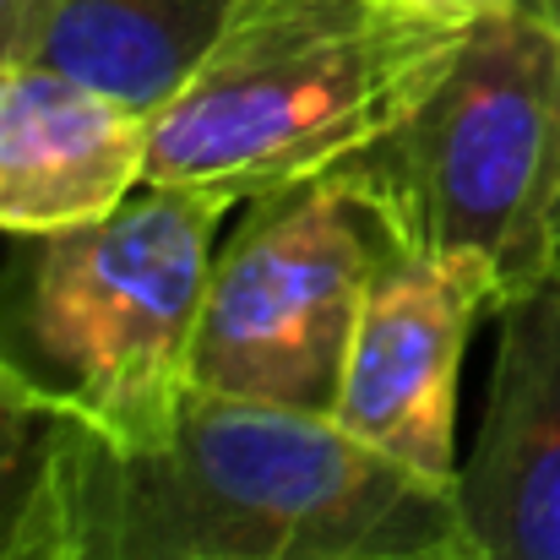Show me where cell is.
Segmentation results:
<instances>
[{
  "instance_id": "cell-1",
  "label": "cell",
  "mask_w": 560,
  "mask_h": 560,
  "mask_svg": "<svg viewBox=\"0 0 560 560\" xmlns=\"http://www.w3.org/2000/svg\"><path fill=\"white\" fill-rule=\"evenodd\" d=\"M66 560H479L457 485L419 479L322 413L190 392L159 446L77 419Z\"/></svg>"
},
{
  "instance_id": "cell-2",
  "label": "cell",
  "mask_w": 560,
  "mask_h": 560,
  "mask_svg": "<svg viewBox=\"0 0 560 560\" xmlns=\"http://www.w3.org/2000/svg\"><path fill=\"white\" fill-rule=\"evenodd\" d=\"M229 201L137 186L115 212L16 234L0 261V365L115 446H159L186 413L196 322Z\"/></svg>"
},
{
  "instance_id": "cell-3",
  "label": "cell",
  "mask_w": 560,
  "mask_h": 560,
  "mask_svg": "<svg viewBox=\"0 0 560 560\" xmlns=\"http://www.w3.org/2000/svg\"><path fill=\"white\" fill-rule=\"evenodd\" d=\"M463 27L375 0H240L212 55L148 120V186L250 201L386 137Z\"/></svg>"
},
{
  "instance_id": "cell-4",
  "label": "cell",
  "mask_w": 560,
  "mask_h": 560,
  "mask_svg": "<svg viewBox=\"0 0 560 560\" xmlns=\"http://www.w3.org/2000/svg\"><path fill=\"white\" fill-rule=\"evenodd\" d=\"M349 170L408 250L479 261L501 305L556 278L560 27L539 0L474 16L430 93Z\"/></svg>"
},
{
  "instance_id": "cell-5",
  "label": "cell",
  "mask_w": 560,
  "mask_h": 560,
  "mask_svg": "<svg viewBox=\"0 0 560 560\" xmlns=\"http://www.w3.org/2000/svg\"><path fill=\"white\" fill-rule=\"evenodd\" d=\"M397 245L349 170L250 196L207 272L190 386L332 419L360 305Z\"/></svg>"
},
{
  "instance_id": "cell-6",
  "label": "cell",
  "mask_w": 560,
  "mask_h": 560,
  "mask_svg": "<svg viewBox=\"0 0 560 560\" xmlns=\"http://www.w3.org/2000/svg\"><path fill=\"white\" fill-rule=\"evenodd\" d=\"M485 311H501V289L479 261L397 245L360 305L332 424L419 479L457 485V381Z\"/></svg>"
},
{
  "instance_id": "cell-7",
  "label": "cell",
  "mask_w": 560,
  "mask_h": 560,
  "mask_svg": "<svg viewBox=\"0 0 560 560\" xmlns=\"http://www.w3.org/2000/svg\"><path fill=\"white\" fill-rule=\"evenodd\" d=\"M495 316L501 349L457 506L479 560H560V278Z\"/></svg>"
},
{
  "instance_id": "cell-8",
  "label": "cell",
  "mask_w": 560,
  "mask_h": 560,
  "mask_svg": "<svg viewBox=\"0 0 560 560\" xmlns=\"http://www.w3.org/2000/svg\"><path fill=\"white\" fill-rule=\"evenodd\" d=\"M148 186V115L93 82L0 60V229L49 234L115 212Z\"/></svg>"
},
{
  "instance_id": "cell-9",
  "label": "cell",
  "mask_w": 560,
  "mask_h": 560,
  "mask_svg": "<svg viewBox=\"0 0 560 560\" xmlns=\"http://www.w3.org/2000/svg\"><path fill=\"white\" fill-rule=\"evenodd\" d=\"M240 0H60L27 60L60 66L137 115H159L212 55Z\"/></svg>"
},
{
  "instance_id": "cell-10",
  "label": "cell",
  "mask_w": 560,
  "mask_h": 560,
  "mask_svg": "<svg viewBox=\"0 0 560 560\" xmlns=\"http://www.w3.org/2000/svg\"><path fill=\"white\" fill-rule=\"evenodd\" d=\"M77 419L0 365V560H66V452Z\"/></svg>"
},
{
  "instance_id": "cell-11",
  "label": "cell",
  "mask_w": 560,
  "mask_h": 560,
  "mask_svg": "<svg viewBox=\"0 0 560 560\" xmlns=\"http://www.w3.org/2000/svg\"><path fill=\"white\" fill-rule=\"evenodd\" d=\"M60 0H0V60H27Z\"/></svg>"
},
{
  "instance_id": "cell-12",
  "label": "cell",
  "mask_w": 560,
  "mask_h": 560,
  "mask_svg": "<svg viewBox=\"0 0 560 560\" xmlns=\"http://www.w3.org/2000/svg\"><path fill=\"white\" fill-rule=\"evenodd\" d=\"M386 11H402V16H424V22H452V27H468L474 16L495 11V5H512V0H375Z\"/></svg>"
},
{
  "instance_id": "cell-13",
  "label": "cell",
  "mask_w": 560,
  "mask_h": 560,
  "mask_svg": "<svg viewBox=\"0 0 560 560\" xmlns=\"http://www.w3.org/2000/svg\"><path fill=\"white\" fill-rule=\"evenodd\" d=\"M545 11H550V22L560 27V0H539ZM556 278H560V212H556Z\"/></svg>"
}]
</instances>
